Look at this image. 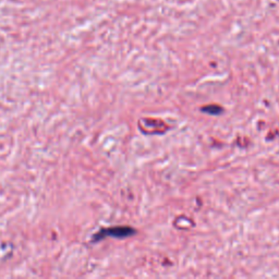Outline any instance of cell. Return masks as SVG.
<instances>
[{"label":"cell","mask_w":279,"mask_h":279,"mask_svg":"<svg viewBox=\"0 0 279 279\" xmlns=\"http://www.w3.org/2000/svg\"><path fill=\"white\" fill-rule=\"evenodd\" d=\"M135 232L136 230L129 227V226H119V227L101 229L98 232L94 234V237H93V242L100 241L107 237L118 238V239L132 237Z\"/></svg>","instance_id":"1"},{"label":"cell","mask_w":279,"mask_h":279,"mask_svg":"<svg viewBox=\"0 0 279 279\" xmlns=\"http://www.w3.org/2000/svg\"><path fill=\"white\" fill-rule=\"evenodd\" d=\"M223 110H224L223 108L219 107V106H217V105H210V106H206V107L202 108V112H204L209 115H213V116L220 115Z\"/></svg>","instance_id":"2"}]
</instances>
